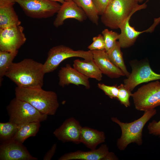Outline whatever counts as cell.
I'll use <instances>...</instances> for the list:
<instances>
[{"instance_id": "cell-1", "label": "cell", "mask_w": 160, "mask_h": 160, "mask_svg": "<svg viewBox=\"0 0 160 160\" xmlns=\"http://www.w3.org/2000/svg\"><path fill=\"white\" fill-rule=\"evenodd\" d=\"M45 74L43 64L25 58L19 62L13 63L5 76L19 87H42Z\"/></svg>"}, {"instance_id": "cell-2", "label": "cell", "mask_w": 160, "mask_h": 160, "mask_svg": "<svg viewBox=\"0 0 160 160\" xmlns=\"http://www.w3.org/2000/svg\"><path fill=\"white\" fill-rule=\"evenodd\" d=\"M15 94L17 98L29 103L41 113L48 115H54L59 106L56 92L45 90L42 87L17 86Z\"/></svg>"}, {"instance_id": "cell-3", "label": "cell", "mask_w": 160, "mask_h": 160, "mask_svg": "<svg viewBox=\"0 0 160 160\" xmlns=\"http://www.w3.org/2000/svg\"><path fill=\"white\" fill-rule=\"evenodd\" d=\"M148 1L139 4L136 0H112L101 15V21L105 26L111 29L119 28L136 12L146 8Z\"/></svg>"}, {"instance_id": "cell-4", "label": "cell", "mask_w": 160, "mask_h": 160, "mask_svg": "<svg viewBox=\"0 0 160 160\" xmlns=\"http://www.w3.org/2000/svg\"><path fill=\"white\" fill-rule=\"evenodd\" d=\"M156 113L157 111L155 108L145 111L141 117L130 123H124L116 117H112V121L119 125L121 131V136L117 142L118 149L123 151L131 143H135L138 145H142L143 127Z\"/></svg>"}, {"instance_id": "cell-5", "label": "cell", "mask_w": 160, "mask_h": 160, "mask_svg": "<svg viewBox=\"0 0 160 160\" xmlns=\"http://www.w3.org/2000/svg\"><path fill=\"white\" fill-rule=\"evenodd\" d=\"M9 121L18 125L44 121L48 115L41 113L29 103L15 97L7 107Z\"/></svg>"}, {"instance_id": "cell-6", "label": "cell", "mask_w": 160, "mask_h": 160, "mask_svg": "<svg viewBox=\"0 0 160 160\" xmlns=\"http://www.w3.org/2000/svg\"><path fill=\"white\" fill-rule=\"evenodd\" d=\"M76 57L83 58L87 61L93 59L92 53L89 50H75L68 47L63 45L53 47L49 50L47 60L43 64L45 73L54 71L61 63L64 60Z\"/></svg>"}, {"instance_id": "cell-7", "label": "cell", "mask_w": 160, "mask_h": 160, "mask_svg": "<svg viewBox=\"0 0 160 160\" xmlns=\"http://www.w3.org/2000/svg\"><path fill=\"white\" fill-rule=\"evenodd\" d=\"M131 96L138 111H145L160 106V81L157 80L143 85Z\"/></svg>"}, {"instance_id": "cell-8", "label": "cell", "mask_w": 160, "mask_h": 160, "mask_svg": "<svg viewBox=\"0 0 160 160\" xmlns=\"http://www.w3.org/2000/svg\"><path fill=\"white\" fill-rule=\"evenodd\" d=\"M132 71L129 76L124 80V84L131 91L139 84L160 80V74L155 72L147 60H134L130 62Z\"/></svg>"}, {"instance_id": "cell-9", "label": "cell", "mask_w": 160, "mask_h": 160, "mask_svg": "<svg viewBox=\"0 0 160 160\" xmlns=\"http://www.w3.org/2000/svg\"><path fill=\"white\" fill-rule=\"evenodd\" d=\"M25 13L34 18H47L57 13L61 5L49 0H15Z\"/></svg>"}, {"instance_id": "cell-10", "label": "cell", "mask_w": 160, "mask_h": 160, "mask_svg": "<svg viewBox=\"0 0 160 160\" xmlns=\"http://www.w3.org/2000/svg\"><path fill=\"white\" fill-rule=\"evenodd\" d=\"M23 30L20 25L0 28V51L18 50L26 40Z\"/></svg>"}, {"instance_id": "cell-11", "label": "cell", "mask_w": 160, "mask_h": 160, "mask_svg": "<svg viewBox=\"0 0 160 160\" xmlns=\"http://www.w3.org/2000/svg\"><path fill=\"white\" fill-rule=\"evenodd\" d=\"M23 143L11 139L1 142L0 146V160H37Z\"/></svg>"}, {"instance_id": "cell-12", "label": "cell", "mask_w": 160, "mask_h": 160, "mask_svg": "<svg viewBox=\"0 0 160 160\" xmlns=\"http://www.w3.org/2000/svg\"><path fill=\"white\" fill-rule=\"evenodd\" d=\"M82 127L75 118L71 117L66 119L62 124L53 132L55 136L63 143L72 142L81 143L80 135Z\"/></svg>"}, {"instance_id": "cell-13", "label": "cell", "mask_w": 160, "mask_h": 160, "mask_svg": "<svg viewBox=\"0 0 160 160\" xmlns=\"http://www.w3.org/2000/svg\"><path fill=\"white\" fill-rule=\"evenodd\" d=\"M129 18L120 26L121 33L119 34V42L121 48H126L132 46L137 38L141 33L144 32L151 33L160 23V16L154 19V22L148 29L143 31L136 30L129 24Z\"/></svg>"}, {"instance_id": "cell-14", "label": "cell", "mask_w": 160, "mask_h": 160, "mask_svg": "<svg viewBox=\"0 0 160 160\" xmlns=\"http://www.w3.org/2000/svg\"><path fill=\"white\" fill-rule=\"evenodd\" d=\"M87 17L83 9L73 0L65 1L61 6L53 22L56 27L62 25L68 18L76 19L79 22L86 20Z\"/></svg>"}, {"instance_id": "cell-15", "label": "cell", "mask_w": 160, "mask_h": 160, "mask_svg": "<svg viewBox=\"0 0 160 160\" xmlns=\"http://www.w3.org/2000/svg\"><path fill=\"white\" fill-rule=\"evenodd\" d=\"M58 75L59 79V84L62 87L73 84L77 86L82 85L87 89L90 88L89 78L72 67L69 64L61 68Z\"/></svg>"}, {"instance_id": "cell-16", "label": "cell", "mask_w": 160, "mask_h": 160, "mask_svg": "<svg viewBox=\"0 0 160 160\" xmlns=\"http://www.w3.org/2000/svg\"><path fill=\"white\" fill-rule=\"evenodd\" d=\"M91 51L93 59L102 73L112 79L125 76L122 71L111 61L105 50Z\"/></svg>"}, {"instance_id": "cell-17", "label": "cell", "mask_w": 160, "mask_h": 160, "mask_svg": "<svg viewBox=\"0 0 160 160\" xmlns=\"http://www.w3.org/2000/svg\"><path fill=\"white\" fill-rule=\"evenodd\" d=\"M109 152L107 145L103 144L98 148L89 151L78 150L69 152L63 155L58 160H103Z\"/></svg>"}, {"instance_id": "cell-18", "label": "cell", "mask_w": 160, "mask_h": 160, "mask_svg": "<svg viewBox=\"0 0 160 160\" xmlns=\"http://www.w3.org/2000/svg\"><path fill=\"white\" fill-rule=\"evenodd\" d=\"M104 132L87 127H82L80 142L90 150L96 149L97 146L105 141Z\"/></svg>"}, {"instance_id": "cell-19", "label": "cell", "mask_w": 160, "mask_h": 160, "mask_svg": "<svg viewBox=\"0 0 160 160\" xmlns=\"http://www.w3.org/2000/svg\"><path fill=\"white\" fill-rule=\"evenodd\" d=\"M73 68L88 78L94 79L98 81L102 80V73L93 59L87 61L79 59L73 61Z\"/></svg>"}, {"instance_id": "cell-20", "label": "cell", "mask_w": 160, "mask_h": 160, "mask_svg": "<svg viewBox=\"0 0 160 160\" xmlns=\"http://www.w3.org/2000/svg\"><path fill=\"white\" fill-rule=\"evenodd\" d=\"M13 6L9 5L0 7V28L20 25L21 22Z\"/></svg>"}, {"instance_id": "cell-21", "label": "cell", "mask_w": 160, "mask_h": 160, "mask_svg": "<svg viewBox=\"0 0 160 160\" xmlns=\"http://www.w3.org/2000/svg\"><path fill=\"white\" fill-rule=\"evenodd\" d=\"M40 123L33 122L19 125L16 133L12 139L23 143L27 139L36 135L40 127Z\"/></svg>"}, {"instance_id": "cell-22", "label": "cell", "mask_w": 160, "mask_h": 160, "mask_svg": "<svg viewBox=\"0 0 160 160\" xmlns=\"http://www.w3.org/2000/svg\"><path fill=\"white\" fill-rule=\"evenodd\" d=\"M121 48L119 41H117L115 46L106 52L111 61L122 71L127 78L130 73L127 71L125 64Z\"/></svg>"}, {"instance_id": "cell-23", "label": "cell", "mask_w": 160, "mask_h": 160, "mask_svg": "<svg viewBox=\"0 0 160 160\" xmlns=\"http://www.w3.org/2000/svg\"><path fill=\"white\" fill-rule=\"evenodd\" d=\"M84 11L87 18L94 24H98L99 15L92 0H73Z\"/></svg>"}, {"instance_id": "cell-24", "label": "cell", "mask_w": 160, "mask_h": 160, "mask_svg": "<svg viewBox=\"0 0 160 160\" xmlns=\"http://www.w3.org/2000/svg\"><path fill=\"white\" fill-rule=\"evenodd\" d=\"M18 50L8 52L0 51V85L3 77L18 54Z\"/></svg>"}, {"instance_id": "cell-25", "label": "cell", "mask_w": 160, "mask_h": 160, "mask_svg": "<svg viewBox=\"0 0 160 160\" xmlns=\"http://www.w3.org/2000/svg\"><path fill=\"white\" fill-rule=\"evenodd\" d=\"M19 125L11 121L0 123V139L1 142L12 139L16 133Z\"/></svg>"}, {"instance_id": "cell-26", "label": "cell", "mask_w": 160, "mask_h": 160, "mask_svg": "<svg viewBox=\"0 0 160 160\" xmlns=\"http://www.w3.org/2000/svg\"><path fill=\"white\" fill-rule=\"evenodd\" d=\"M102 34L104 40L105 50L107 52L115 46L117 40L119 39V34L108 29L103 30Z\"/></svg>"}, {"instance_id": "cell-27", "label": "cell", "mask_w": 160, "mask_h": 160, "mask_svg": "<svg viewBox=\"0 0 160 160\" xmlns=\"http://www.w3.org/2000/svg\"><path fill=\"white\" fill-rule=\"evenodd\" d=\"M119 92L117 99L120 103L125 107L130 106L129 98L131 96V91L126 88L124 84H121L118 86Z\"/></svg>"}, {"instance_id": "cell-28", "label": "cell", "mask_w": 160, "mask_h": 160, "mask_svg": "<svg viewBox=\"0 0 160 160\" xmlns=\"http://www.w3.org/2000/svg\"><path fill=\"white\" fill-rule=\"evenodd\" d=\"M98 87L102 90L110 98H116L117 97L119 92V89L116 84L110 86L104 84L98 83Z\"/></svg>"}, {"instance_id": "cell-29", "label": "cell", "mask_w": 160, "mask_h": 160, "mask_svg": "<svg viewBox=\"0 0 160 160\" xmlns=\"http://www.w3.org/2000/svg\"><path fill=\"white\" fill-rule=\"evenodd\" d=\"M93 42L88 47L90 51L95 50H105V45L102 35L99 34L93 37Z\"/></svg>"}, {"instance_id": "cell-30", "label": "cell", "mask_w": 160, "mask_h": 160, "mask_svg": "<svg viewBox=\"0 0 160 160\" xmlns=\"http://www.w3.org/2000/svg\"><path fill=\"white\" fill-rule=\"evenodd\" d=\"M147 129L150 134L160 137V120H153L148 125Z\"/></svg>"}, {"instance_id": "cell-31", "label": "cell", "mask_w": 160, "mask_h": 160, "mask_svg": "<svg viewBox=\"0 0 160 160\" xmlns=\"http://www.w3.org/2000/svg\"><path fill=\"white\" fill-rule=\"evenodd\" d=\"M99 15H101L105 11L109 0H92Z\"/></svg>"}, {"instance_id": "cell-32", "label": "cell", "mask_w": 160, "mask_h": 160, "mask_svg": "<svg viewBox=\"0 0 160 160\" xmlns=\"http://www.w3.org/2000/svg\"><path fill=\"white\" fill-rule=\"evenodd\" d=\"M57 144L55 143L52 146L51 148L47 152L45 155L44 160H50L51 159L54 155L56 150Z\"/></svg>"}, {"instance_id": "cell-33", "label": "cell", "mask_w": 160, "mask_h": 160, "mask_svg": "<svg viewBox=\"0 0 160 160\" xmlns=\"http://www.w3.org/2000/svg\"><path fill=\"white\" fill-rule=\"evenodd\" d=\"M15 2V0H0V7L13 5Z\"/></svg>"}, {"instance_id": "cell-34", "label": "cell", "mask_w": 160, "mask_h": 160, "mask_svg": "<svg viewBox=\"0 0 160 160\" xmlns=\"http://www.w3.org/2000/svg\"><path fill=\"white\" fill-rule=\"evenodd\" d=\"M119 159L118 157L113 152H109L104 158L103 160H116Z\"/></svg>"}, {"instance_id": "cell-35", "label": "cell", "mask_w": 160, "mask_h": 160, "mask_svg": "<svg viewBox=\"0 0 160 160\" xmlns=\"http://www.w3.org/2000/svg\"><path fill=\"white\" fill-rule=\"evenodd\" d=\"M50 1H55V2H58L61 3L62 4H63L65 1L64 0H49Z\"/></svg>"}, {"instance_id": "cell-36", "label": "cell", "mask_w": 160, "mask_h": 160, "mask_svg": "<svg viewBox=\"0 0 160 160\" xmlns=\"http://www.w3.org/2000/svg\"><path fill=\"white\" fill-rule=\"evenodd\" d=\"M138 2L142 3L145 0H136Z\"/></svg>"}, {"instance_id": "cell-37", "label": "cell", "mask_w": 160, "mask_h": 160, "mask_svg": "<svg viewBox=\"0 0 160 160\" xmlns=\"http://www.w3.org/2000/svg\"><path fill=\"white\" fill-rule=\"evenodd\" d=\"M70 0H64V1H70Z\"/></svg>"}, {"instance_id": "cell-38", "label": "cell", "mask_w": 160, "mask_h": 160, "mask_svg": "<svg viewBox=\"0 0 160 160\" xmlns=\"http://www.w3.org/2000/svg\"><path fill=\"white\" fill-rule=\"evenodd\" d=\"M111 0H109V1H110L109 2H110V1H111Z\"/></svg>"}, {"instance_id": "cell-39", "label": "cell", "mask_w": 160, "mask_h": 160, "mask_svg": "<svg viewBox=\"0 0 160 160\" xmlns=\"http://www.w3.org/2000/svg\"></svg>"}]
</instances>
